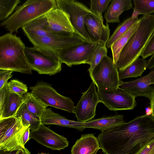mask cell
Instances as JSON below:
<instances>
[{
  "label": "cell",
  "instance_id": "1",
  "mask_svg": "<svg viewBox=\"0 0 154 154\" xmlns=\"http://www.w3.org/2000/svg\"><path fill=\"white\" fill-rule=\"evenodd\" d=\"M104 154H136L154 138V118L146 114L99 134Z\"/></svg>",
  "mask_w": 154,
  "mask_h": 154
},
{
  "label": "cell",
  "instance_id": "2",
  "mask_svg": "<svg viewBox=\"0 0 154 154\" xmlns=\"http://www.w3.org/2000/svg\"><path fill=\"white\" fill-rule=\"evenodd\" d=\"M154 31V15H143L139 19L137 28L125 46L116 65L122 71L141 56Z\"/></svg>",
  "mask_w": 154,
  "mask_h": 154
},
{
  "label": "cell",
  "instance_id": "3",
  "mask_svg": "<svg viewBox=\"0 0 154 154\" xmlns=\"http://www.w3.org/2000/svg\"><path fill=\"white\" fill-rule=\"evenodd\" d=\"M25 46L20 37L8 32L0 37V69L31 75L25 54Z\"/></svg>",
  "mask_w": 154,
  "mask_h": 154
},
{
  "label": "cell",
  "instance_id": "4",
  "mask_svg": "<svg viewBox=\"0 0 154 154\" xmlns=\"http://www.w3.org/2000/svg\"><path fill=\"white\" fill-rule=\"evenodd\" d=\"M56 6L55 0H27L17 7L15 12L0 23L12 34L35 18L45 14Z\"/></svg>",
  "mask_w": 154,
  "mask_h": 154
},
{
  "label": "cell",
  "instance_id": "5",
  "mask_svg": "<svg viewBox=\"0 0 154 154\" xmlns=\"http://www.w3.org/2000/svg\"><path fill=\"white\" fill-rule=\"evenodd\" d=\"M24 52L31 69L39 74L52 75L61 71L62 63L55 51L33 45L25 47Z\"/></svg>",
  "mask_w": 154,
  "mask_h": 154
},
{
  "label": "cell",
  "instance_id": "6",
  "mask_svg": "<svg viewBox=\"0 0 154 154\" xmlns=\"http://www.w3.org/2000/svg\"><path fill=\"white\" fill-rule=\"evenodd\" d=\"M20 117H11L0 120V151L22 150L30 153L25 147L23 137L26 129Z\"/></svg>",
  "mask_w": 154,
  "mask_h": 154
},
{
  "label": "cell",
  "instance_id": "7",
  "mask_svg": "<svg viewBox=\"0 0 154 154\" xmlns=\"http://www.w3.org/2000/svg\"><path fill=\"white\" fill-rule=\"evenodd\" d=\"M91 79L97 89L115 92L121 84L119 71L112 58L107 55L89 74Z\"/></svg>",
  "mask_w": 154,
  "mask_h": 154
},
{
  "label": "cell",
  "instance_id": "8",
  "mask_svg": "<svg viewBox=\"0 0 154 154\" xmlns=\"http://www.w3.org/2000/svg\"><path fill=\"white\" fill-rule=\"evenodd\" d=\"M56 6L69 16L75 32L87 42H91L84 25L86 16L91 12L82 3L74 0H55Z\"/></svg>",
  "mask_w": 154,
  "mask_h": 154
},
{
  "label": "cell",
  "instance_id": "9",
  "mask_svg": "<svg viewBox=\"0 0 154 154\" xmlns=\"http://www.w3.org/2000/svg\"><path fill=\"white\" fill-rule=\"evenodd\" d=\"M29 89L30 92L46 106L72 113L75 106L72 100L59 94L51 85L40 81Z\"/></svg>",
  "mask_w": 154,
  "mask_h": 154
},
{
  "label": "cell",
  "instance_id": "10",
  "mask_svg": "<svg viewBox=\"0 0 154 154\" xmlns=\"http://www.w3.org/2000/svg\"><path fill=\"white\" fill-rule=\"evenodd\" d=\"M101 103L109 110L133 109L137 106L135 96L131 93L119 87L115 92L97 89Z\"/></svg>",
  "mask_w": 154,
  "mask_h": 154
},
{
  "label": "cell",
  "instance_id": "11",
  "mask_svg": "<svg viewBox=\"0 0 154 154\" xmlns=\"http://www.w3.org/2000/svg\"><path fill=\"white\" fill-rule=\"evenodd\" d=\"M82 94L72 113L75 114L78 121L85 122L94 118L97 106L99 103H101V101L93 82L87 90Z\"/></svg>",
  "mask_w": 154,
  "mask_h": 154
},
{
  "label": "cell",
  "instance_id": "12",
  "mask_svg": "<svg viewBox=\"0 0 154 154\" xmlns=\"http://www.w3.org/2000/svg\"><path fill=\"white\" fill-rule=\"evenodd\" d=\"M97 43L85 42L57 52L62 63L68 66L87 63L93 55Z\"/></svg>",
  "mask_w": 154,
  "mask_h": 154
},
{
  "label": "cell",
  "instance_id": "13",
  "mask_svg": "<svg viewBox=\"0 0 154 154\" xmlns=\"http://www.w3.org/2000/svg\"><path fill=\"white\" fill-rule=\"evenodd\" d=\"M49 31L52 37H63L75 32L68 14L56 6L46 14Z\"/></svg>",
  "mask_w": 154,
  "mask_h": 154
},
{
  "label": "cell",
  "instance_id": "14",
  "mask_svg": "<svg viewBox=\"0 0 154 154\" xmlns=\"http://www.w3.org/2000/svg\"><path fill=\"white\" fill-rule=\"evenodd\" d=\"M30 138L53 150H60L69 146L67 138L49 128L42 125L37 129L30 131Z\"/></svg>",
  "mask_w": 154,
  "mask_h": 154
},
{
  "label": "cell",
  "instance_id": "15",
  "mask_svg": "<svg viewBox=\"0 0 154 154\" xmlns=\"http://www.w3.org/2000/svg\"><path fill=\"white\" fill-rule=\"evenodd\" d=\"M33 45L49 49L57 52L85 42L75 33L66 37L46 36L29 39Z\"/></svg>",
  "mask_w": 154,
  "mask_h": 154
},
{
  "label": "cell",
  "instance_id": "16",
  "mask_svg": "<svg viewBox=\"0 0 154 154\" xmlns=\"http://www.w3.org/2000/svg\"><path fill=\"white\" fill-rule=\"evenodd\" d=\"M84 23L91 42L106 45L109 38L110 29L107 23L104 24L103 18L91 12L85 17Z\"/></svg>",
  "mask_w": 154,
  "mask_h": 154
},
{
  "label": "cell",
  "instance_id": "17",
  "mask_svg": "<svg viewBox=\"0 0 154 154\" xmlns=\"http://www.w3.org/2000/svg\"><path fill=\"white\" fill-rule=\"evenodd\" d=\"M119 87L131 93L136 97H145L150 100L154 94V69L141 78L130 82L122 81Z\"/></svg>",
  "mask_w": 154,
  "mask_h": 154
},
{
  "label": "cell",
  "instance_id": "18",
  "mask_svg": "<svg viewBox=\"0 0 154 154\" xmlns=\"http://www.w3.org/2000/svg\"><path fill=\"white\" fill-rule=\"evenodd\" d=\"M46 14L35 18L22 28L24 34L28 39L52 36L49 31L48 23Z\"/></svg>",
  "mask_w": 154,
  "mask_h": 154
},
{
  "label": "cell",
  "instance_id": "19",
  "mask_svg": "<svg viewBox=\"0 0 154 154\" xmlns=\"http://www.w3.org/2000/svg\"><path fill=\"white\" fill-rule=\"evenodd\" d=\"M42 125H55L60 126L72 128L82 131L86 129L84 122L70 120L53 112L50 108H47L41 118Z\"/></svg>",
  "mask_w": 154,
  "mask_h": 154
},
{
  "label": "cell",
  "instance_id": "20",
  "mask_svg": "<svg viewBox=\"0 0 154 154\" xmlns=\"http://www.w3.org/2000/svg\"><path fill=\"white\" fill-rule=\"evenodd\" d=\"M100 149L97 137L93 134H82L71 150V154H97Z\"/></svg>",
  "mask_w": 154,
  "mask_h": 154
},
{
  "label": "cell",
  "instance_id": "21",
  "mask_svg": "<svg viewBox=\"0 0 154 154\" xmlns=\"http://www.w3.org/2000/svg\"><path fill=\"white\" fill-rule=\"evenodd\" d=\"M125 122L123 115L116 114L107 116H104L84 122V126L85 128L98 129L102 132L117 128Z\"/></svg>",
  "mask_w": 154,
  "mask_h": 154
},
{
  "label": "cell",
  "instance_id": "22",
  "mask_svg": "<svg viewBox=\"0 0 154 154\" xmlns=\"http://www.w3.org/2000/svg\"><path fill=\"white\" fill-rule=\"evenodd\" d=\"M24 102V96H20L9 89L3 103L0 106V120L15 117L18 110Z\"/></svg>",
  "mask_w": 154,
  "mask_h": 154
},
{
  "label": "cell",
  "instance_id": "23",
  "mask_svg": "<svg viewBox=\"0 0 154 154\" xmlns=\"http://www.w3.org/2000/svg\"><path fill=\"white\" fill-rule=\"evenodd\" d=\"M104 15L107 23H120V15L133 8L131 0H111Z\"/></svg>",
  "mask_w": 154,
  "mask_h": 154
},
{
  "label": "cell",
  "instance_id": "24",
  "mask_svg": "<svg viewBox=\"0 0 154 154\" xmlns=\"http://www.w3.org/2000/svg\"><path fill=\"white\" fill-rule=\"evenodd\" d=\"M16 117H20L23 126H29L31 131L37 129L42 125L41 118L30 112L24 102L18 110Z\"/></svg>",
  "mask_w": 154,
  "mask_h": 154
},
{
  "label": "cell",
  "instance_id": "25",
  "mask_svg": "<svg viewBox=\"0 0 154 154\" xmlns=\"http://www.w3.org/2000/svg\"><path fill=\"white\" fill-rule=\"evenodd\" d=\"M146 68V60L139 57L125 69L119 71V79L141 76Z\"/></svg>",
  "mask_w": 154,
  "mask_h": 154
},
{
  "label": "cell",
  "instance_id": "26",
  "mask_svg": "<svg viewBox=\"0 0 154 154\" xmlns=\"http://www.w3.org/2000/svg\"><path fill=\"white\" fill-rule=\"evenodd\" d=\"M138 21L121 36L112 45L110 48L112 55V59L115 64H116V63L123 48L136 30L137 26Z\"/></svg>",
  "mask_w": 154,
  "mask_h": 154
},
{
  "label": "cell",
  "instance_id": "27",
  "mask_svg": "<svg viewBox=\"0 0 154 154\" xmlns=\"http://www.w3.org/2000/svg\"><path fill=\"white\" fill-rule=\"evenodd\" d=\"M24 99L28 110L41 118L48 106L30 92H27L24 95Z\"/></svg>",
  "mask_w": 154,
  "mask_h": 154
},
{
  "label": "cell",
  "instance_id": "28",
  "mask_svg": "<svg viewBox=\"0 0 154 154\" xmlns=\"http://www.w3.org/2000/svg\"><path fill=\"white\" fill-rule=\"evenodd\" d=\"M139 20L138 17L132 18L131 17L119 25L114 31L106 44L108 48H111L113 44L121 36L128 30Z\"/></svg>",
  "mask_w": 154,
  "mask_h": 154
},
{
  "label": "cell",
  "instance_id": "29",
  "mask_svg": "<svg viewBox=\"0 0 154 154\" xmlns=\"http://www.w3.org/2000/svg\"><path fill=\"white\" fill-rule=\"evenodd\" d=\"M133 1L134 6L132 17H137L140 14L145 15L154 13V0H134Z\"/></svg>",
  "mask_w": 154,
  "mask_h": 154
},
{
  "label": "cell",
  "instance_id": "30",
  "mask_svg": "<svg viewBox=\"0 0 154 154\" xmlns=\"http://www.w3.org/2000/svg\"><path fill=\"white\" fill-rule=\"evenodd\" d=\"M107 49L106 45H103L97 43L95 50L87 63L90 65L88 69L89 74L99 64L103 57L107 55Z\"/></svg>",
  "mask_w": 154,
  "mask_h": 154
},
{
  "label": "cell",
  "instance_id": "31",
  "mask_svg": "<svg viewBox=\"0 0 154 154\" xmlns=\"http://www.w3.org/2000/svg\"><path fill=\"white\" fill-rule=\"evenodd\" d=\"M21 2L20 0H0V20L8 18Z\"/></svg>",
  "mask_w": 154,
  "mask_h": 154
},
{
  "label": "cell",
  "instance_id": "32",
  "mask_svg": "<svg viewBox=\"0 0 154 154\" xmlns=\"http://www.w3.org/2000/svg\"><path fill=\"white\" fill-rule=\"evenodd\" d=\"M110 1L111 0H91L90 10L103 18L102 13L107 10Z\"/></svg>",
  "mask_w": 154,
  "mask_h": 154
},
{
  "label": "cell",
  "instance_id": "33",
  "mask_svg": "<svg viewBox=\"0 0 154 154\" xmlns=\"http://www.w3.org/2000/svg\"><path fill=\"white\" fill-rule=\"evenodd\" d=\"M7 85L10 91L20 96H24L27 93L28 88L27 85L18 80H11L7 83Z\"/></svg>",
  "mask_w": 154,
  "mask_h": 154
},
{
  "label": "cell",
  "instance_id": "34",
  "mask_svg": "<svg viewBox=\"0 0 154 154\" xmlns=\"http://www.w3.org/2000/svg\"><path fill=\"white\" fill-rule=\"evenodd\" d=\"M154 53V31L146 45L143 51L141 57L146 59Z\"/></svg>",
  "mask_w": 154,
  "mask_h": 154
},
{
  "label": "cell",
  "instance_id": "35",
  "mask_svg": "<svg viewBox=\"0 0 154 154\" xmlns=\"http://www.w3.org/2000/svg\"><path fill=\"white\" fill-rule=\"evenodd\" d=\"M13 72L10 70L0 69V89L8 82V79L12 76Z\"/></svg>",
  "mask_w": 154,
  "mask_h": 154
},
{
  "label": "cell",
  "instance_id": "36",
  "mask_svg": "<svg viewBox=\"0 0 154 154\" xmlns=\"http://www.w3.org/2000/svg\"><path fill=\"white\" fill-rule=\"evenodd\" d=\"M136 154H154V138L147 143Z\"/></svg>",
  "mask_w": 154,
  "mask_h": 154
},
{
  "label": "cell",
  "instance_id": "37",
  "mask_svg": "<svg viewBox=\"0 0 154 154\" xmlns=\"http://www.w3.org/2000/svg\"><path fill=\"white\" fill-rule=\"evenodd\" d=\"M30 130L29 127L27 128L23 134V141L24 145H25L26 143L30 139Z\"/></svg>",
  "mask_w": 154,
  "mask_h": 154
},
{
  "label": "cell",
  "instance_id": "38",
  "mask_svg": "<svg viewBox=\"0 0 154 154\" xmlns=\"http://www.w3.org/2000/svg\"><path fill=\"white\" fill-rule=\"evenodd\" d=\"M154 67V53L147 62V68L151 69Z\"/></svg>",
  "mask_w": 154,
  "mask_h": 154
},
{
  "label": "cell",
  "instance_id": "39",
  "mask_svg": "<svg viewBox=\"0 0 154 154\" xmlns=\"http://www.w3.org/2000/svg\"><path fill=\"white\" fill-rule=\"evenodd\" d=\"M0 154H31V153L24 152L22 150H18L11 152H5L0 151Z\"/></svg>",
  "mask_w": 154,
  "mask_h": 154
},
{
  "label": "cell",
  "instance_id": "40",
  "mask_svg": "<svg viewBox=\"0 0 154 154\" xmlns=\"http://www.w3.org/2000/svg\"><path fill=\"white\" fill-rule=\"evenodd\" d=\"M150 101V107L152 112L151 115L154 118V94Z\"/></svg>",
  "mask_w": 154,
  "mask_h": 154
},
{
  "label": "cell",
  "instance_id": "41",
  "mask_svg": "<svg viewBox=\"0 0 154 154\" xmlns=\"http://www.w3.org/2000/svg\"><path fill=\"white\" fill-rule=\"evenodd\" d=\"M37 154H49L48 153H44V152H40V153H38Z\"/></svg>",
  "mask_w": 154,
  "mask_h": 154
}]
</instances>
